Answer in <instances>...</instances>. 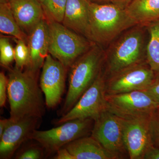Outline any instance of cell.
I'll use <instances>...</instances> for the list:
<instances>
[{
	"label": "cell",
	"mask_w": 159,
	"mask_h": 159,
	"mask_svg": "<svg viewBox=\"0 0 159 159\" xmlns=\"http://www.w3.org/2000/svg\"><path fill=\"white\" fill-rule=\"evenodd\" d=\"M8 98L10 118L16 121L27 117L42 119L45 112V101L38 83L37 74L26 69H9Z\"/></svg>",
	"instance_id": "6da1fadb"
},
{
	"label": "cell",
	"mask_w": 159,
	"mask_h": 159,
	"mask_svg": "<svg viewBox=\"0 0 159 159\" xmlns=\"http://www.w3.org/2000/svg\"><path fill=\"white\" fill-rule=\"evenodd\" d=\"M105 60V53L100 46L95 44L71 66L69 69L68 89L61 111V116L74 107L93 83L103 69Z\"/></svg>",
	"instance_id": "7a4b0ae2"
},
{
	"label": "cell",
	"mask_w": 159,
	"mask_h": 159,
	"mask_svg": "<svg viewBox=\"0 0 159 159\" xmlns=\"http://www.w3.org/2000/svg\"><path fill=\"white\" fill-rule=\"evenodd\" d=\"M137 25L125 9L112 3L90 4V40L98 45L111 42Z\"/></svg>",
	"instance_id": "3957f363"
},
{
	"label": "cell",
	"mask_w": 159,
	"mask_h": 159,
	"mask_svg": "<svg viewBox=\"0 0 159 159\" xmlns=\"http://www.w3.org/2000/svg\"><path fill=\"white\" fill-rule=\"evenodd\" d=\"M144 27L137 25L128 29L111 46L105 55L106 75L146 61L144 57Z\"/></svg>",
	"instance_id": "277c9868"
},
{
	"label": "cell",
	"mask_w": 159,
	"mask_h": 159,
	"mask_svg": "<svg viewBox=\"0 0 159 159\" xmlns=\"http://www.w3.org/2000/svg\"><path fill=\"white\" fill-rule=\"evenodd\" d=\"M49 53L66 69L86 52L95 43L56 22H48Z\"/></svg>",
	"instance_id": "5b68a950"
},
{
	"label": "cell",
	"mask_w": 159,
	"mask_h": 159,
	"mask_svg": "<svg viewBox=\"0 0 159 159\" xmlns=\"http://www.w3.org/2000/svg\"><path fill=\"white\" fill-rule=\"evenodd\" d=\"M93 123V119H91L70 120L49 130L35 129L31 140L37 142L47 153L56 152L70 142L89 136Z\"/></svg>",
	"instance_id": "8992f818"
},
{
	"label": "cell",
	"mask_w": 159,
	"mask_h": 159,
	"mask_svg": "<svg viewBox=\"0 0 159 159\" xmlns=\"http://www.w3.org/2000/svg\"><path fill=\"white\" fill-rule=\"evenodd\" d=\"M107 75L103 69L93 83L84 93L74 107L55 122L60 125L76 119H96L107 110L106 99Z\"/></svg>",
	"instance_id": "52a82bcc"
},
{
	"label": "cell",
	"mask_w": 159,
	"mask_h": 159,
	"mask_svg": "<svg viewBox=\"0 0 159 159\" xmlns=\"http://www.w3.org/2000/svg\"><path fill=\"white\" fill-rule=\"evenodd\" d=\"M107 110L123 119L151 116L159 105L146 91L106 95Z\"/></svg>",
	"instance_id": "ba28073f"
},
{
	"label": "cell",
	"mask_w": 159,
	"mask_h": 159,
	"mask_svg": "<svg viewBox=\"0 0 159 159\" xmlns=\"http://www.w3.org/2000/svg\"><path fill=\"white\" fill-rule=\"evenodd\" d=\"M156 75L146 61L127 67L107 78V95L123 93L147 89L153 82Z\"/></svg>",
	"instance_id": "9c48e42d"
},
{
	"label": "cell",
	"mask_w": 159,
	"mask_h": 159,
	"mask_svg": "<svg viewBox=\"0 0 159 159\" xmlns=\"http://www.w3.org/2000/svg\"><path fill=\"white\" fill-rule=\"evenodd\" d=\"M93 120L91 135L121 158L126 151L123 141V119L107 110Z\"/></svg>",
	"instance_id": "30bf717a"
},
{
	"label": "cell",
	"mask_w": 159,
	"mask_h": 159,
	"mask_svg": "<svg viewBox=\"0 0 159 159\" xmlns=\"http://www.w3.org/2000/svg\"><path fill=\"white\" fill-rule=\"evenodd\" d=\"M151 116L123 119V141L129 158L144 159L147 151L154 146Z\"/></svg>",
	"instance_id": "8fae6325"
},
{
	"label": "cell",
	"mask_w": 159,
	"mask_h": 159,
	"mask_svg": "<svg viewBox=\"0 0 159 159\" xmlns=\"http://www.w3.org/2000/svg\"><path fill=\"white\" fill-rule=\"evenodd\" d=\"M67 69L51 54L46 57L40 78V87L45 96L46 106L53 108L59 104L63 95Z\"/></svg>",
	"instance_id": "7c38bea8"
},
{
	"label": "cell",
	"mask_w": 159,
	"mask_h": 159,
	"mask_svg": "<svg viewBox=\"0 0 159 159\" xmlns=\"http://www.w3.org/2000/svg\"><path fill=\"white\" fill-rule=\"evenodd\" d=\"M40 122L41 118L27 117L12 122L0 138V158L11 159L23 143L31 140Z\"/></svg>",
	"instance_id": "4fadbf2b"
},
{
	"label": "cell",
	"mask_w": 159,
	"mask_h": 159,
	"mask_svg": "<svg viewBox=\"0 0 159 159\" xmlns=\"http://www.w3.org/2000/svg\"><path fill=\"white\" fill-rule=\"evenodd\" d=\"M27 45L30 52V64L26 68L38 74L49 55L48 24L44 19L28 35Z\"/></svg>",
	"instance_id": "5bb4252c"
},
{
	"label": "cell",
	"mask_w": 159,
	"mask_h": 159,
	"mask_svg": "<svg viewBox=\"0 0 159 159\" xmlns=\"http://www.w3.org/2000/svg\"><path fill=\"white\" fill-rule=\"evenodd\" d=\"M8 3L19 25L28 35L45 19L41 3L38 0H9Z\"/></svg>",
	"instance_id": "9a60e30c"
},
{
	"label": "cell",
	"mask_w": 159,
	"mask_h": 159,
	"mask_svg": "<svg viewBox=\"0 0 159 159\" xmlns=\"http://www.w3.org/2000/svg\"><path fill=\"white\" fill-rule=\"evenodd\" d=\"M90 2L89 0H68L64 18L61 23L89 40Z\"/></svg>",
	"instance_id": "2e32d148"
},
{
	"label": "cell",
	"mask_w": 159,
	"mask_h": 159,
	"mask_svg": "<svg viewBox=\"0 0 159 159\" xmlns=\"http://www.w3.org/2000/svg\"><path fill=\"white\" fill-rule=\"evenodd\" d=\"M75 159H117L120 157L104 148L92 136L76 139L64 146Z\"/></svg>",
	"instance_id": "e0dca14e"
},
{
	"label": "cell",
	"mask_w": 159,
	"mask_h": 159,
	"mask_svg": "<svg viewBox=\"0 0 159 159\" xmlns=\"http://www.w3.org/2000/svg\"><path fill=\"white\" fill-rule=\"evenodd\" d=\"M125 10L138 25L146 26L159 20V0H134Z\"/></svg>",
	"instance_id": "ac0fdd59"
},
{
	"label": "cell",
	"mask_w": 159,
	"mask_h": 159,
	"mask_svg": "<svg viewBox=\"0 0 159 159\" xmlns=\"http://www.w3.org/2000/svg\"><path fill=\"white\" fill-rule=\"evenodd\" d=\"M0 31L27 44L28 35L18 24L9 3H0Z\"/></svg>",
	"instance_id": "d6986e66"
},
{
	"label": "cell",
	"mask_w": 159,
	"mask_h": 159,
	"mask_svg": "<svg viewBox=\"0 0 159 159\" xmlns=\"http://www.w3.org/2000/svg\"><path fill=\"white\" fill-rule=\"evenodd\" d=\"M145 27L149 34L146 48V62L157 75L159 74V20Z\"/></svg>",
	"instance_id": "ffe728a7"
},
{
	"label": "cell",
	"mask_w": 159,
	"mask_h": 159,
	"mask_svg": "<svg viewBox=\"0 0 159 159\" xmlns=\"http://www.w3.org/2000/svg\"><path fill=\"white\" fill-rule=\"evenodd\" d=\"M68 0H44L41 3L45 19L48 22L62 23Z\"/></svg>",
	"instance_id": "44dd1931"
},
{
	"label": "cell",
	"mask_w": 159,
	"mask_h": 159,
	"mask_svg": "<svg viewBox=\"0 0 159 159\" xmlns=\"http://www.w3.org/2000/svg\"><path fill=\"white\" fill-rule=\"evenodd\" d=\"M14 57L15 67L21 70L28 68L30 64V52L25 42L17 40L14 48Z\"/></svg>",
	"instance_id": "7402d4cb"
},
{
	"label": "cell",
	"mask_w": 159,
	"mask_h": 159,
	"mask_svg": "<svg viewBox=\"0 0 159 159\" xmlns=\"http://www.w3.org/2000/svg\"><path fill=\"white\" fill-rule=\"evenodd\" d=\"M15 61L14 48L11 45L9 39L1 37L0 38V63L4 67L9 69Z\"/></svg>",
	"instance_id": "603a6c76"
},
{
	"label": "cell",
	"mask_w": 159,
	"mask_h": 159,
	"mask_svg": "<svg viewBox=\"0 0 159 159\" xmlns=\"http://www.w3.org/2000/svg\"><path fill=\"white\" fill-rule=\"evenodd\" d=\"M150 125L154 146L159 148V108L152 116Z\"/></svg>",
	"instance_id": "cb8c5ba5"
},
{
	"label": "cell",
	"mask_w": 159,
	"mask_h": 159,
	"mask_svg": "<svg viewBox=\"0 0 159 159\" xmlns=\"http://www.w3.org/2000/svg\"><path fill=\"white\" fill-rule=\"evenodd\" d=\"M43 148L41 146L30 147L18 154L16 158L19 159H39L43 156Z\"/></svg>",
	"instance_id": "d4e9b609"
},
{
	"label": "cell",
	"mask_w": 159,
	"mask_h": 159,
	"mask_svg": "<svg viewBox=\"0 0 159 159\" xmlns=\"http://www.w3.org/2000/svg\"><path fill=\"white\" fill-rule=\"evenodd\" d=\"M8 77L2 72L0 73V107L5 106L8 98Z\"/></svg>",
	"instance_id": "484cf974"
},
{
	"label": "cell",
	"mask_w": 159,
	"mask_h": 159,
	"mask_svg": "<svg viewBox=\"0 0 159 159\" xmlns=\"http://www.w3.org/2000/svg\"><path fill=\"white\" fill-rule=\"evenodd\" d=\"M154 99L159 105V76H156L155 79L150 86L145 90Z\"/></svg>",
	"instance_id": "4316f807"
},
{
	"label": "cell",
	"mask_w": 159,
	"mask_h": 159,
	"mask_svg": "<svg viewBox=\"0 0 159 159\" xmlns=\"http://www.w3.org/2000/svg\"><path fill=\"white\" fill-rule=\"evenodd\" d=\"M56 156L54 157L55 159H75L74 157L67 149L64 147L60 148L59 150L56 152Z\"/></svg>",
	"instance_id": "83f0119b"
},
{
	"label": "cell",
	"mask_w": 159,
	"mask_h": 159,
	"mask_svg": "<svg viewBox=\"0 0 159 159\" xmlns=\"http://www.w3.org/2000/svg\"><path fill=\"white\" fill-rule=\"evenodd\" d=\"M144 159H159V148L153 146L144 156Z\"/></svg>",
	"instance_id": "f1b7e54d"
},
{
	"label": "cell",
	"mask_w": 159,
	"mask_h": 159,
	"mask_svg": "<svg viewBox=\"0 0 159 159\" xmlns=\"http://www.w3.org/2000/svg\"><path fill=\"white\" fill-rule=\"evenodd\" d=\"M14 121L10 118L0 120V138L2 135L4 131Z\"/></svg>",
	"instance_id": "f546056e"
},
{
	"label": "cell",
	"mask_w": 159,
	"mask_h": 159,
	"mask_svg": "<svg viewBox=\"0 0 159 159\" xmlns=\"http://www.w3.org/2000/svg\"><path fill=\"white\" fill-rule=\"evenodd\" d=\"M134 1V0H110V2L122 9H125Z\"/></svg>",
	"instance_id": "4dcf8cb0"
},
{
	"label": "cell",
	"mask_w": 159,
	"mask_h": 159,
	"mask_svg": "<svg viewBox=\"0 0 159 159\" xmlns=\"http://www.w3.org/2000/svg\"><path fill=\"white\" fill-rule=\"evenodd\" d=\"M91 2L97 3V4H107L110 2V0H89Z\"/></svg>",
	"instance_id": "1f68e13d"
},
{
	"label": "cell",
	"mask_w": 159,
	"mask_h": 159,
	"mask_svg": "<svg viewBox=\"0 0 159 159\" xmlns=\"http://www.w3.org/2000/svg\"><path fill=\"white\" fill-rule=\"evenodd\" d=\"M9 0H0V3H6L9 2Z\"/></svg>",
	"instance_id": "d6a6232c"
},
{
	"label": "cell",
	"mask_w": 159,
	"mask_h": 159,
	"mask_svg": "<svg viewBox=\"0 0 159 159\" xmlns=\"http://www.w3.org/2000/svg\"><path fill=\"white\" fill-rule=\"evenodd\" d=\"M38 1H39L40 2L42 3L44 1V0H38Z\"/></svg>",
	"instance_id": "836d02e7"
},
{
	"label": "cell",
	"mask_w": 159,
	"mask_h": 159,
	"mask_svg": "<svg viewBox=\"0 0 159 159\" xmlns=\"http://www.w3.org/2000/svg\"><path fill=\"white\" fill-rule=\"evenodd\" d=\"M156 76H159V74H158V75H157Z\"/></svg>",
	"instance_id": "e575fe53"
}]
</instances>
